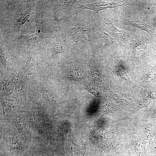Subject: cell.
Returning <instances> with one entry per match:
<instances>
[{"label": "cell", "mask_w": 156, "mask_h": 156, "mask_svg": "<svg viewBox=\"0 0 156 156\" xmlns=\"http://www.w3.org/2000/svg\"><path fill=\"white\" fill-rule=\"evenodd\" d=\"M45 35L44 34L37 32L30 35L19 34L16 37L15 41L23 44L34 45L41 41Z\"/></svg>", "instance_id": "6da1fadb"}, {"label": "cell", "mask_w": 156, "mask_h": 156, "mask_svg": "<svg viewBox=\"0 0 156 156\" xmlns=\"http://www.w3.org/2000/svg\"><path fill=\"white\" fill-rule=\"evenodd\" d=\"M124 3L120 2L109 3L104 1H99L89 4L79 5L78 8L81 9H87L95 11L97 12L99 11L109 8L116 7L121 5Z\"/></svg>", "instance_id": "7a4b0ae2"}, {"label": "cell", "mask_w": 156, "mask_h": 156, "mask_svg": "<svg viewBox=\"0 0 156 156\" xmlns=\"http://www.w3.org/2000/svg\"><path fill=\"white\" fill-rule=\"evenodd\" d=\"M123 24L140 28L147 32L152 36L153 34V29L144 22L136 20L126 19L124 21Z\"/></svg>", "instance_id": "3957f363"}, {"label": "cell", "mask_w": 156, "mask_h": 156, "mask_svg": "<svg viewBox=\"0 0 156 156\" xmlns=\"http://www.w3.org/2000/svg\"><path fill=\"white\" fill-rule=\"evenodd\" d=\"M35 22L36 32L45 34L47 32V27L43 12L38 11L36 13Z\"/></svg>", "instance_id": "277c9868"}, {"label": "cell", "mask_w": 156, "mask_h": 156, "mask_svg": "<svg viewBox=\"0 0 156 156\" xmlns=\"http://www.w3.org/2000/svg\"><path fill=\"white\" fill-rule=\"evenodd\" d=\"M30 16V12L25 11L21 13L17 18L15 23L14 29L16 32H19L22 26L28 19Z\"/></svg>", "instance_id": "5b68a950"}, {"label": "cell", "mask_w": 156, "mask_h": 156, "mask_svg": "<svg viewBox=\"0 0 156 156\" xmlns=\"http://www.w3.org/2000/svg\"><path fill=\"white\" fill-rule=\"evenodd\" d=\"M71 140L74 146V150L73 152L72 151L71 156H83L86 151L85 145L83 144H77L74 143L71 139Z\"/></svg>", "instance_id": "8992f818"}, {"label": "cell", "mask_w": 156, "mask_h": 156, "mask_svg": "<svg viewBox=\"0 0 156 156\" xmlns=\"http://www.w3.org/2000/svg\"><path fill=\"white\" fill-rule=\"evenodd\" d=\"M72 35L75 39L78 40H84L87 39V35L86 31L79 28L74 29Z\"/></svg>", "instance_id": "52a82bcc"}, {"label": "cell", "mask_w": 156, "mask_h": 156, "mask_svg": "<svg viewBox=\"0 0 156 156\" xmlns=\"http://www.w3.org/2000/svg\"><path fill=\"white\" fill-rule=\"evenodd\" d=\"M108 24L112 29V33L117 38L122 40L127 39V34L125 31L116 29L111 22H109Z\"/></svg>", "instance_id": "ba28073f"}, {"label": "cell", "mask_w": 156, "mask_h": 156, "mask_svg": "<svg viewBox=\"0 0 156 156\" xmlns=\"http://www.w3.org/2000/svg\"><path fill=\"white\" fill-rule=\"evenodd\" d=\"M64 51V47L62 45L59 43H55L52 47L51 53V58L52 59L55 56L61 53Z\"/></svg>", "instance_id": "9c48e42d"}, {"label": "cell", "mask_w": 156, "mask_h": 156, "mask_svg": "<svg viewBox=\"0 0 156 156\" xmlns=\"http://www.w3.org/2000/svg\"><path fill=\"white\" fill-rule=\"evenodd\" d=\"M1 105L2 107L4 115L5 114L3 109L6 107H8L12 108H14V104L12 101L9 99H3L1 101Z\"/></svg>", "instance_id": "30bf717a"}, {"label": "cell", "mask_w": 156, "mask_h": 156, "mask_svg": "<svg viewBox=\"0 0 156 156\" xmlns=\"http://www.w3.org/2000/svg\"><path fill=\"white\" fill-rule=\"evenodd\" d=\"M44 97L47 100L51 101L53 99L52 94L47 90H43L42 92Z\"/></svg>", "instance_id": "8fae6325"}, {"label": "cell", "mask_w": 156, "mask_h": 156, "mask_svg": "<svg viewBox=\"0 0 156 156\" xmlns=\"http://www.w3.org/2000/svg\"><path fill=\"white\" fill-rule=\"evenodd\" d=\"M65 17V15L61 12H55L54 13V17L56 21H61L64 19Z\"/></svg>", "instance_id": "7c38bea8"}, {"label": "cell", "mask_w": 156, "mask_h": 156, "mask_svg": "<svg viewBox=\"0 0 156 156\" xmlns=\"http://www.w3.org/2000/svg\"><path fill=\"white\" fill-rule=\"evenodd\" d=\"M34 61V59L32 57H29L26 61L25 66L26 68H27L29 66L31 65L33 63Z\"/></svg>", "instance_id": "4fadbf2b"}]
</instances>
